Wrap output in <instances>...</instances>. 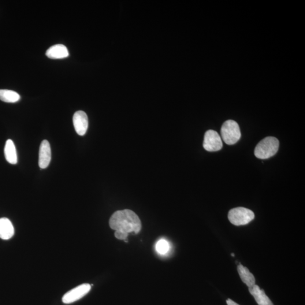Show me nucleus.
Returning a JSON list of instances; mask_svg holds the SVG:
<instances>
[{"label": "nucleus", "mask_w": 305, "mask_h": 305, "mask_svg": "<svg viewBox=\"0 0 305 305\" xmlns=\"http://www.w3.org/2000/svg\"><path fill=\"white\" fill-rule=\"evenodd\" d=\"M14 234V227L9 219L6 218L0 219V238L2 240H9Z\"/></svg>", "instance_id": "9b49d317"}, {"label": "nucleus", "mask_w": 305, "mask_h": 305, "mask_svg": "<svg viewBox=\"0 0 305 305\" xmlns=\"http://www.w3.org/2000/svg\"><path fill=\"white\" fill-rule=\"evenodd\" d=\"M91 286L89 284H83L76 286L67 292L62 297V302L66 304H72L81 299L91 291Z\"/></svg>", "instance_id": "423d86ee"}, {"label": "nucleus", "mask_w": 305, "mask_h": 305, "mask_svg": "<svg viewBox=\"0 0 305 305\" xmlns=\"http://www.w3.org/2000/svg\"><path fill=\"white\" fill-rule=\"evenodd\" d=\"M46 55L51 59H62L69 55L68 48L64 45L57 44L51 47L46 52Z\"/></svg>", "instance_id": "9d476101"}, {"label": "nucleus", "mask_w": 305, "mask_h": 305, "mask_svg": "<svg viewBox=\"0 0 305 305\" xmlns=\"http://www.w3.org/2000/svg\"><path fill=\"white\" fill-rule=\"evenodd\" d=\"M51 148L49 141L43 140L39 150V166L41 169H46L51 161Z\"/></svg>", "instance_id": "6e6552de"}, {"label": "nucleus", "mask_w": 305, "mask_h": 305, "mask_svg": "<svg viewBox=\"0 0 305 305\" xmlns=\"http://www.w3.org/2000/svg\"><path fill=\"white\" fill-rule=\"evenodd\" d=\"M227 304H228V305H239L230 299L227 300Z\"/></svg>", "instance_id": "f3484780"}, {"label": "nucleus", "mask_w": 305, "mask_h": 305, "mask_svg": "<svg viewBox=\"0 0 305 305\" xmlns=\"http://www.w3.org/2000/svg\"><path fill=\"white\" fill-rule=\"evenodd\" d=\"M169 244L165 240H160L156 245V250L159 254H165L169 250Z\"/></svg>", "instance_id": "2eb2a0df"}, {"label": "nucleus", "mask_w": 305, "mask_h": 305, "mask_svg": "<svg viewBox=\"0 0 305 305\" xmlns=\"http://www.w3.org/2000/svg\"><path fill=\"white\" fill-rule=\"evenodd\" d=\"M280 147V141L274 137H267L256 146L254 155L256 158L265 159L273 157Z\"/></svg>", "instance_id": "f03ea898"}, {"label": "nucleus", "mask_w": 305, "mask_h": 305, "mask_svg": "<svg viewBox=\"0 0 305 305\" xmlns=\"http://www.w3.org/2000/svg\"><path fill=\"white\" fill-rule=\"evenodd\" d=\"M249 291L254 297L258 305H274L272 301L267 296L265 291L260 289L257 285L255 284L249 288Z\"/></svg>", "instance_id": "1a4fd4ad"}, {"label": "nucleus", "mask_w": 305, "mask_h": 305, "mask_svg": "<svg viewBox=\"0 0 305 305\" xmlns=\"http://www.w3.org/2000/svg\"><path fill=\"white\" fill-rule=\"evenodd\" d=\"M128 233L120 231V230H116L115 232V236L119 240H125L127 239Z\"/></svg>", "instance_id": "dca6fc26"}, {"label": "nucleus", "mask_w": 305, "mask_h": 305, "mask_svg": "<svg viewBox=\"0 0 305 305\" xmlns=\"http://www.w3.org/2000/svg\"><path fill=\"white\" fill-rule=\"evenodd\" d=\"M4 154L7 162L10 164H17L18 159L16 148L12 140L9 139L6 141L4 148Z\"/></svg>", "instance_id": "f8f14e48"}, {"label": "nucleus", "mask_w": 305, "mask_h": 305, "mask_svg": "<svg viewBox=\"0 0 305 305\" xmlns=\"http://www.w3.org/2000/svg\"><path fill=\"white\" fill-rule=\"evenodd\" d=\"M74 128L78 135L84 136L88 128V119L83 111H77L73 116Z\"/></svg>", "instance_id": "0eeeda50"}, {"label": "nucleus", "mask_w": 305, "mask_h": 305, "mask_svg": "<svg viewBox=\"0 0 305 305\" xmlns=\"http://www.w3.org/2000/svg\"><path fill=\"white\" fill-rule=\"evenodd\" d=\"M110 228L126 233L140 232L141 222L137 215L131 210H119L111 217L109 221Z\"/></svg>", "instance_id": "f257e3e1"}, {"label": "nucleus", "mask_w": 305, "mask_h": 305, "mask_svg": "<svg viewBox=\"0 0 305 305\" xmlns=\"http://www.w3.org/2000/svg\"><path fill=\"white\" fill-rule=\"evenodd\" d=\"M21 99V96L16 92L7 90V89H0V100L7 103L17 102Z\"/></svg>", "instance_id": "4468645a"}, {"label": "nucleus", "mask_w": 305, "mask_h": 305, "mask_svg": "<svg viewBox=\"0 0 305 305\" xmlns=\"http://www.w3.org/2000/svg\"><path fill=\"white\" fill-rule=\"evenodd\" d=\"M237 271L242 281L249 288H251L255 284V280L254 275L249 271L248 268L241 265L240 263L237 266Z\"/></svg>", "instance_id": "ddd939ff"}, {"label": "nucleus", "mask_w": 305, "mask_h": 305, "mask_svg": "<svg viewBox=\"0 0 305 305\" xmlns=\"http://www.w3.org/2000/svg\"><path fill=\"white\" fill-rule=\"evenodd\" d=\"M231 255H232V256H235V254H231Z\"/></svg>", "instance_id": "a211bd4d"}, {"label": "nucleus", "mask_w": 305, "mask_h": 305, "mask_svg": "<svg viewBox=\"0 0 305 305\" xmlns=\"http://www.w3.org/2000/svg\"><path fill=\"white\" fill-rule=\"evenodd\" d=\"M221 133L222 139L228 145L236 144L241 137L239 126L233 120L227 121L223 124Z\"/></svg>", "instance_id": "7ed1b4c3"}, {"label": "nucleus", "mask_w": 305, "mask_h": 305, "mask_svg": "<svg viewBox=\"0 0 305 305\" xmlns=\"http://www.w3.org/2000/svg\"><path fill=\"white\" fill-rule=\"evenodd\" d=\"M203 147L208 152L220 151L223 147L221 137L214 130H209L204 134Z\"/></svg>", "instance_id": "39448f33"}, {"label": "nucleus", "mask_w": 305, "mask_h": 305, "mask_svg": "<svg viewBox=\"0 0 305 305\" xmlns=\"http://www.w3.org/2000/svg\"><path fill=\"white\" fill-rule=\"evenodd\" d=\"M252 210L243 207L234 208L229 211L228 218L232 224L235 226L246 225L254 219Z\"/></svg>", "instance_id": "20e7f679"}]
</instances>
